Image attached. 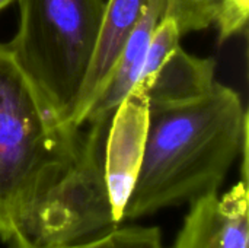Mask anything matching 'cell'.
Returning a JSON list of instances; mask_svg holds the SVG:
<instances>
[{
  "label": "cell",
  "instance_id": "obj_8",
  "mask_svg": "<svg viewBox=\"0 0 249 248\" xmlns=\"http://www.w3.org/2000/svg\"><path fill=\"white\" fill-rule=\"evenodd\" d=\"M216 61L188 54L181 45L160 67L147 92L149 104H172L209 92L214 79Z\"/></svg>",
  "mask_w": 249,
  "mask_h": 248
},
{
  "label": "cell",
  "instance_id": "obj_4",
  "mask_svg": "<svg viewBox=\"0 0 249 248\" xmlns=\"http://www.w3.org/2000/svg\"><path fill=\"white\" fill-rule=\"evenodd\" d=\"M149 127L147 95L130 91L115 108L105 142L104 174L107 190L118 225L136 184Z\"/></svg>",
  "mask_w": 249,
  "mask_h": 248
},
{
  "label": "cell",
  "instance_id": "obj_12",
  "mask_svg": "<svg viewBox=\"0 0 249 248\" xmlns=\"http://www.w3.org/2000/svg\"><path fill=\"white\" fill-rule=\"evenodd\" d=\"M249 0H217L214 25L219 31V41L225 42L232 37L247 32Z\"/></svg>",
  "mask_w": 249,
  "mask_h": 248
},
{
  "label": "cell",
  "instance_id": "obj_2",
  "mask_svg": "<svg viewBox=\"0 0 249 248\" xmlns=\"http://www.w3.org/2000/svg\"><path fill=\"white\" fill-rule=\"evenodd\" d=\"M79 127L64 123L0 44V240L38 248L44 215L76 167Z\"/></svg>",
  "mask_w": 249,
  "mask_h": 248
},
{
  "label": "cell",
  "instance_id": "obj_9",
  "mask_svg": "<svg viewBox=\"0 0 249 248\" xmlns=\"http://www.w3.org/2000/svg\"><path fill=\"white\" fill-rule=\"evenodd\" d=\"M181 37L182 35H181L179 28H178L177 22L174 20V18L163 16L159 20V23L152 35V39L149 42V47H147V51L144 56V61H143V67L140 70L136 85L133 86V91L147 95L160 67L168 60V57L179 47Z\"/></svg>",
  "mask_w": 249,
  "mask_h": 248
},
{
  "label": "cell",
  "instance_id": "obj_5",
  "mask_svg": "<svg viewBox=\"0 0 249 248\" xmlns=\"http://www.w3.org/2000/svg\"><path fill=\"white\" fill-rule=\"evenodd\" d=\"M175 248H249L248 181L191 202Z\"/></svg>",
  "mask_w": 249,
  "mask_h": 248
},
{
  "label": "cell",
  "instance_id": "obj_13",
  "mask_svg": "<svg viewBox=\"0 0 249 248\" xmlns=\"http://www.w3.org/2000/svg\"><path fill=\"white\" fill-rule=\"evenodd\" d=\"M12 1H13V0H0V10H1L3 7H6V6H9Z\"/></svg>",
  "mask_w": 249,
  "mask_h": 248
},
{
  "label": "cell",
  "instance_id": "obj_6",
  "mask_svg": "<svg viewBox=\"0 0 249 248\" xmlns=\"http://www.w3.org/2000/svg\"><path fill=\"white\" fill-rule=\"evenodd\" d=\"M147 1L149 0H108L105 3L96 45L70 118L73 126L80 127L85 124L90 107L105 89Z\"/></svg>",
  "mask_w": 249,
  "mask_h": 248
},
{
  "label": "cell",
  "instance_id": "obj_3",
  "mask_svg": "<svg viewBox=\"0 0 249 248\" xmlns=\"http://www.w3.org/2000/svg\"><path fill=\"white\" fill-rule=\"evenodd\" d=\"M18 3L19 28L7 47L41 96L64 123L71 124L73 108L96 45L105 1Z\"/></svg>",
  "mask_w": 249,
  "mask_h": 248
},
{
  "label": "cell",
  "instance_id": "obj_10",
  "mask_svg": "<svg viewBox=\"0 0 249 248\" xmlns=\"http://www.w3.org/2000/svg\"><path fill=\"white\" fill-rule=\"evenodd\" d=\"M58 248H163V244L160 231L155 227H117L98 237Z\"/></svg>",
  "mask_w": 249,
  "mask_h": 248
},
{
  "label": "cell",
  "instance_id": "obj_1",
  "mask_svg": "<svg viewBox=\"0 0 249 248\" xmlns=\"http://www.w3.org/2000/svg\"><path fill=\"white\" fill-rule=\"evenodd\" d=\"M248 146V111L241 95L214 82L204 95L149 104L140 171L123 222L217 193Z\"/></svg>",
  "mask_w": 249,
  "mask_h": 248
},
{
  "label": "cell",
  "instance_id": "obj_7",
  "mask_svg": "<svg viewBox=\"0 0 249 248\" xmlns=\"http://www.w3.org/2000/svg\"><path fill=\"white\" fill-rule=\"evenodd\" d=\"M166 12V0H149L146 9L130 35L118 63L105 86L99 98L90 107L85 123H89L99 117L112 115L120 102L128 95V92L136 85L140 70L143 67L144 56L152 39V35L159 23V20L165 16Z\"/></svg>",
  "mask_w": 249,
  "mask_h": 248
},
{
  "label": "cell",
  "instance_id": "obj_11",
  "mask_svg": "<svg viewBox=\"0 0 249 248\" xmlns=\"http://www.w3.org/2000/svg\"><path fill=\"white\" fill-rule=\"evenodd\" d=\"M217 0H166L165 16L174 18L181 35L213 25Z\"/></svg>",
  "mask_w": 249,
  "mask_h": 248
}]
</instances>
